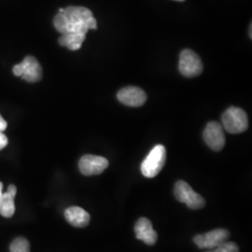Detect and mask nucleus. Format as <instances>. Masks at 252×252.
<instances>
[{"label":"nucleus","mask_w":252,"mask_h":252,"mask_svg":"<svg viewBox=\"0 0 252 252\" xmlns=\"http://www.w3.org/2000/svg\"><path fill=\"white\" fill-rule=\"evenodd\" d=\"M91 17H93V12L87 8L67 7L54 17V27L61 34H86L89 30L87 22Z\"/></svg>","instance_id":"f257e3e1"},{"label":"nucleus","mask_w":252,"mask_h":252,"mask_svg":"<svg viewBox=\"0 0 252 252\" xmlns=\"http://www.w3.org/2000/svg\"><path fill=\"white\" fill-rule=\"evenodd\" d=\"M166 150L162 145H156L141 163V173L148 179L156 177L164 166Z\"/></svg>","instance_id":"f03ea898"},{"label":"nucleus","mask_w":252,"mask_h":252,"mask_svg":"<svg viewBox=\"0 0 252 252\" xmlns=\"http://www.w3.org/2000/svg\"><path fill=\"white\" fill-rule=\"evenodd\" d=\"M222 126L230 134H240L249 127V119L242 108L231 107L226 109L221 117Z\"/></svg>","instance_id":"7ed1b4c3"},{"label":"nucleus","mask_w":252,"mask_h":252,"mask_svg":"<svg viewBox=\"0 0 252 252\" xmlns=\"http://www.w3.org/2000/svg\"><path fill=\"white\" fill-rule=\"evenodd\" d=\"M174 194L179 202L186 204L190 209H201L206 205L205 199L195 192L189 184L183 180H179L176 183Z\"/></svg>","instance_id":"20e7f679"},{"label":"nucleus","mask_w":252,"mask_h":252,"mask_svg":"<svg viewBox=\"0 0 252 252\" xmlns=\"http://www.w3.org/2000/svg\"><path fill=\"white\" fill-rule=\"evenodd\" d=\"M13 74L27 82H37L42 78V67L33 56H27L22 63L13 66Z\"/></svg>","instance_id":"39448f33"},{"label":"nucleus","mask_w":252,"mask_h":252,"mask_svg":"<svg viewBox=\"0 0 252 252\" xmlns=\"http://www.w3.org/2000/svg\"><path fill=\"white\" fill-rule=\"evenodd\" d=\"M179 69L184 77L193 78L199 76L203 71V63L198 54L186 49L180 54Z\"/></svg>","instance_id":"423d86ee"},{"label":"nucleus","mask_w":252,"mask_h":252,"mask_svg":"<svg viewBox=\"0 0 252 252\" xmlns=\"http://www.w3.org/2000/svg\"><path fill=\"white\" fill-rule=\"evenodd\" d=\"M108 166V159L102 156L86 154L82 156L79 162V168L84 176L99 175L105 171Z\"/></svg>","instance_id":"0eeeda50"},{"label":"nucleus","mask_w":252,"mask_h":252,"mask_svg":"<svg viewBox=\"0 0 252 252\" xmlns=\"http://www.w3.org/2000/svg\"><path fill=\"white\" fill-rule=\"evenodd\" d=\"M203 136L207 146L215 152L221 151L225 145L223 127L218 122L208 123L205 128Z\"/></svg>","instance_id":"6e6552de"},{"label":"nucleus","mask_w":252,"mask_h":252,"mask_svg":"<svg viewBox=\"0 0 252 252\" xmlns=\"http://www.w3.org/2000/svg\"><path fill=\"white\" fill-rule=\"evenodd\" d=\"M229 232L225 229H216L206 234H197L193 238V242L199 249L212 250L224 243L229 238Z\"/></svg>","instance_id":"1a4fd4ad"},{"label":"nucleus","mask_w":252,"mask_h":252,"mask_svg":"<svg viewBox=\"0 0 252 252\" xmlns=\"http://www.w3.org/2000/svg\"><path fill=\"white\" fill-rule=\"evenodd\" d=\"M117 98L126 106L138 108L146 103L147 94L144 91L138 87L128 86L118 92Z\"/></svg>","instance_id":"9d476101"},{"label":"nucleus","mask_w":252,"mask_h":252,"mask_svg":"<svg viewBox=\"0 0 252 252\" xmlns=\"http://www.w3.org/2000/svg\"><path fill=\"white\" fill-rule=\"evenodd\" d=\"M136 238L142 240L149 246H153L156 243L158 234L153 230L152 221L147 218H140L135 225Z\"/></svg>","instance_id":"9b49d317"},{"label":"nucleus","mask_w":252,"mask_h":252,"mask_svg":"<svg viewBox=\"0 0 252 252\" xmlns=\"http://www.w3.org/2000/svg\"><path fill=\"white\" fill-rule=\"evenodd\" d=\"M66 221L78 228H83L89 224L91 217L89 213L80 207H70L64 210Z\"/></svg>","instance_id":"f8f14e48"},{"label":"nucleus","mask_w":252,"mask_h":252,"mask_svg":"<svg viewBox=\"0 0 252 252\" xmlns=\"http://www.w3.org/2000/svg\"><path fill=\"white\" fill-rule=\"evenodd\" d=\"M17 193V188L15 185L10 184L6 192H3L0 201V215L4 218H10L15 212L14 198Z\"/></svg>","instance_id":"ddd939ff"},{"label":"nucleus","mask_w":252,"mask_h":252,"mask_svg":"<svg viewBox=\"0 0 252 252\" xmlns=\"http://www.w3.org/2000/svg\"><path fill=\"white\" fill-rule=\"evenodd\" d=\"M85 37H86V34L66 33V34H62V36H60L58 39V42L60 45L67 47V48L74 44L82 45Z\"/></svg>","instance_id":"4468645a"},{"label":"nucleus","mask_w":252,"mask_h":252,"mask_svg":"<svg viewBox=\"0 0 252 252\" xmlns=\"http://www.w3.org/2000/svg\"><path fill=\"white\" fill-rule=\"evenodd\" d=\"M10 252H30V244L25 237H17L9 246Z\"/></svg>","instance_id":"2eb2a0df"},{"label":"nucleus","mask_w":252,"mask_h":252,"mask_svg":"<svg viewBox=\"0 0 252 252\" xmlns=\"http://www.w3.org/2000/svg\"><path fill=\"white\" fill-rule=\"evenodd\" d=\"M207 252H239V248L234 242H227L220 244L216 248L210 250Z\"/></svg>","instance_id":"dca6fc26"},{"label":"nucleus","mask_w":252,"mask_h":252,"mask_svg":"<svg viewBox=\"0 0 252 252\" xmlns=\"http://www.w3.org/2000/svg\"><path fill=\"white\" fill-rule=\"evenodd\" d=\"M9 143L8 137L4 135L2 132H0V151L3 150Z\"/></svg>","instance_id":"f3484780"},{"label":"nucleus","mask_w":252,"mask_h":252,"mask_svg":"<svg viewBox=\"0 0 252 252\" xmlns=\"http://www.w3.org/2000/svg\"><path fill=\"white\" fill-rule=\"evenodd\" d=\"M87 26H88L89 29H94V30L97 29V23H96V20L94 18V16L91 17V18L88 20Z\"/></svg>","instance_id":"a211bd4d"},{"label":"nucleus","mask_w":252,"mask_h":252,"mask_svg":"<svg viewBox=\"0 0 252 252\" xmlns=\"http://www.w3.org/2000/svg\"><path fill=\"white\" fill-rule=\"evenodd\" d=\"M7 126H8L7 122H6L3 118L1 117V115H0V132L5 131L6 128H7Z\"/></svg>","instance_id":"6ab92c4d"},{"label":"nucleus","mask_w":252,"mask_h":252,"mask_svg":"<svg viewBox=\"0 0 252 252\" xmlns=\"http://www.w3.org/2000/svg\"><path fill=\"white\" fill-rule=\"evenodd\" d=\"M2 189H3V183H2V182H0V201H1L2 195H3V191H2Z\"/></svg>","instance_id":"aec40b11"},{"label":"nucleus","mask_w":252,"mask_h":252,"mask_svg":"<svg viewBox=\"0 0 252 252\" xmlns=\"http://www.w3.org/2000/svg\"><path fill=\"white\" fill-rule=\"evenodd\" d=\"M252 25H251V27H250V36H251V38H252Z\"/></svg>","instance_id":"412c9836"},{"label":"nucleus","mask_w":252,"mask_h":252,"mask_svg":"<svg viewBox=\"0 0 252 252\" xmlns=\"http://www.w3.org/2000/svg\"><path fill=\"white\" fill-rule=\"evenodd\" d=\"M175 1H180V2H182V1H185V0H175Z\"/></svg>","instance_id":"4be33fe9"}]
</instances>
